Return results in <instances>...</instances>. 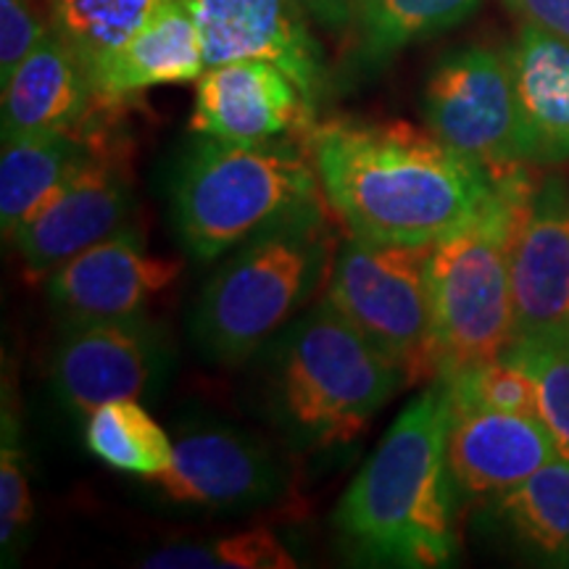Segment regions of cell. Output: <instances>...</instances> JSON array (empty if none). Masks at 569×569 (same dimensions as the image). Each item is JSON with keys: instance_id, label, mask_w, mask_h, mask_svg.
I'll use <instances>...</instances> for the list:
<instances>
[{"instance_id": "cell-1", "label": "cell", "mask_w": 569, "mask_h": 569, "mask_svg": "<svg viewBox=\"0 0 569 569\" xmlns=\"http://www.w3.org/2000/svg\"><path fill=\"white\" fill-rule=\"evenodd\" d=\"M306 153L330 211L372 243L436 246L496 193L480 167L427 127L330 119L306 132Z\"/></svg>"}, {"instance_id": "cell-2", "label": "cell", "mask_w": 569, "mask_h": 569, "mask_svg": "<svg viewBox=\"0 0 569 569\" xmlns=\"http://www.w3.org/2000/svg\"><path fill=\"white\" fill-rule=\"evenodd\" d=\"M448 390L432 380L377 443L336 509L353 559L375 567L436 569L459 557V493L446 465Z\"/></svg>"}, {"instance_id": "cell-3", "label": "cell", "mask_w": 569, "mask_h": 569, "mask_svg": "<svg viewBox=\"0 0 569 569\" xmlns=\"http://www.w3.org/2000/svg\"><path fill=\"white\" fill-rule=\"evenodd\" d=\"M403 375L327 298L274 338L267 415L303 451L353 443L393 398Z\"/></svg>"}, {"instance_id": "cell-4", "label": "cell", "mask_w": 569, "mask_h": 569, "mask_svg": "<svg viewBox=\"0 0 569 569\" xmlns=\"http://www.w3.org/2000/svg\"><path fill=\"white\" fill-rule=\"evenodd\" d=\"M338 253L327 203L246 240L196 298L190 336L217 365H243L280 336L330 280Z\"/></svg>"}, {"instance_id": "cell-5", "label": "cell", "mask_w": 569, "mask_h": 569, "mask_svg": "<svg viewBox=\"0 0 569 569\" xmlns=\"http://www.w3.org/2000/svg\"><path fill=\"white\" fill-rule=\"evenodd\" d=\"M327 203L306 148L203 138L172 182V222L184 251L213 261L269 227Z\"/></svg>"}, {"instance_id": "cell-6", "label": "cell", "mask_w": 569, "mask_h": 569, "mask_svg": "<svg viewBox=\"0 0 569 569\" xmlns=\"http://www.w3.org/2000/svg\"><path fill=\"white\" fill-rule=\"evenodd\" d=\"M530 172L496 184L478 217L432 246L427 259L432 338L440 375L496 359L515 336L511 246ZM436 377V380H438Z\"/></svg>"}, {"instance_id": "cell-7", "label": "cell", "mask_w": 569, "mask_h": 569, "mask_svg": "<svg viewBox=\"0 0 569 569\" xmlns=\"http://www.w3.org/2000/svg\"><path fill=\"white\" fill-rule=\"evenodd\" d=\"M432 246L343 240L327 280V301L403 375L407 386L440 372L432 338L427 259Z\"/></svg>"}, {"instance_id": "cell-8", "label": "cell", "mask_w": 569, "mask_h": 569, "mask_svg": "<svg viewBox=\"0 0 569 569\" xmlns=\"http://www.w3.org/2000/svg\"><path fill=\"white\" fill-rule=\"evenodd\" d=\"M425 127L493 184L530 172L528 140L509 56L467 46L446 53L425 82Z\"/></svg>"}, {"instance_id": "cell-9", "label": "cell", "mask_w": 569, "mask_h": 569, "mask_svg": "<svg viewBox=\"0 0 569 569\" xmlns=\"http://www.w3.org/2000/svg\"><path fill=\"white\" fill-rule=\"evenodd\" d=\"M172 369V340L151 317L67 322L51 351L53 393L90 417L117 398H151Z\"/></svg>"}, {"instance_id": "cell-10", "label": "cell", "mask_w": 569, "mask_h": 569, "mask_svg": "<svg viewBox=\"0 0 569 569\" xmlns=\"http://www.w3.org/2000/svg\"><path fill=\"white\" fill-rule=\"evenodd\" d=\"M156 488L163 501L201 511H253L282 501L288 467L267 440L219 419L177 430L174 461Z\"/></svg>"}, {"instance_id": "cell-11", "label": "cell", "mask_w": 569, "mask_h": 569, "mask_svg": "<svg viewBox=\"0 0 569 569\" xmlns=\"http://www.w3.org/2000/svg\"><path fill=\"white\" fill-rule=\"evenodd\" d=\"M134 190L127 159L101 140L77 172L13 234L30 280H48L77 253L132 222Z\"/></svg>"}, {"instance_id": "cell-12", "label": "cell", "mask_w": 569, "mask_h": 569, "mask_svg": "<svg viewBox=\"0 0 569 569\" xmlns=\"http://www.w3.org/2000/svg\"><path fill=\"white\" fill-rule=\"evenodd\" d=\"M509 346L569 343V177L549 172L519 206L511 246Z\"/></svg>"}, {"instance_id": "cell-13", "label": "cell", "mask_w": 569, "mask_h": 569, "mask_svg": "<svg viewBox=\"0 0 569 569\" xmlns=\"http://www.w3.org/2000/svg\"><path fill=\"white\" fill-rule=\"evenodd\" d=\"M201 34L206 69L267 61L296 80L317 109L327 90L325 51L293 0H182Z\"/></svg>"}, {"instance_id": "cell-14", "label": "cell", "mask_w": 569, "mask_h": 569, "mask_svg": "<svg viewBox=\"0 0 569 569\" xmlns=\"http://www.w3.org/2000/svg\"><path fill=\"white\" fill-rule=\"evenodd\" d=\"M553 459L557 448L538 417L486 409L448 393L446 465L461 503L503 493Z\"/></svg>"}, {"instance_id": "cell-15", "label": "cell", "mask_w": 569, "mask_h": 569, "mask_svg": "<svg viewBox=\"0 0 569 569\" xmlns=\"http://www.w3.org/2000/svg\"><path fill=\"white\" fill-rule=\"evenodd\" d=\"M182 274L177 259L151 256L138 224L77 253L48 277V301L63 322L146 315L153 296Z\"/></svg>"}, {"instance_id": "cell-16", "label": "cell", "mask_w": 569, "mask_h": 569, "mask_svg": "<svg viewBox=\"0 0 569 569\" xmlns=\"http://www.w3.org/2000/svg\"><path fill=\"white\" fill-rule=\"evenodd\" d=\"M311 119L315 106L274 63H219L196 80L190 130L201 138L269 142L288 132H309Z\"/></svg>"}, {"instance_id": "cell-17", "label": "cell", "mask_w": 569, "mask_h": 569, "mask_svg": "<svg viewBox=\"0 0 569 569\" xmlns=\"http://www.w3.org/2000/svg\"><path fill=\"white\" fill-rule=\"evenodd\" d=\"M98 101L90 74L53 30L3 84V142L27 134L96 130Z\"/></svg>"}, {"instance_id": "cell-18", "label": "cell", "mask_w": 569, "mask_h": 569, "mask_svg": "<svg viewBox=\"0 0 569 569\" xmlns=\"http://www.w3.org/2000/svg\"><path fill=\"white\" fill-rule=\"evenodd\" d=\"M472 530L493 549L540 567H569V461L480 501Z\"/></svg>"}, {"instance_id": "cell-19", "label": "cell", "mask_w": 569, "mask_h": 569, "mask_svg": "<svg viewBox=\"0 0 569 569\" xmlns=\"http://www.w3.org/2000/svg\"><path fill=\"white\" fill-rule=\"evenodd\" d=\"M206 71L201 34L182 0H169L122 51L92 74L106 111L159 84L193 82Z\"/></svg>"}, {"instance_id": "cell-20", "label": "cell", "mask_w": 569, "mask_h": 569, "mask_svg": "<svg viewBox=\"0 0 569 569\" xmlns=\"http://www.w3.org/2000/svg\"><path fill=\"white\" fill-rule=\"evenodd\" d=\"M532 167L569 161V42L519 27L507 51Z\"/></svg>"}, {"instance_id": "cell-21", "label": "cell", "mask_w": 569, "mask_h": 569, "mask_svg": "<svg viewBox=\"0 0 569 569\" xmlns=\"http://www.w3.org/2000/svg\"><path fill=\"white\" fill-rule=\"evenodd\" d=\"M98 134L48 132L3 142L0 156V230L13 240L96 148Z\"/></svg>"}, {"instance_id": "cell-22", "label": "cell", "mask_w": 569, "mask_h": 569, "mask_svg": "<svg viewBox=\"0 0 569 569\" xmlns=\"http://www.w3.org/2000/svg\"><path fill=\"white\" fill-rule=\"evenodd\" d=\"M482 0H361L351 27L353 53L365 69L382 67L403 48L451 30Z\"/></svg>"}, {"instance_id": "cell-23", "label": "cell", "mask_w": 569, "mask_h": 569, "mask_svg": "<svg viewBox=\"0 0 569 569\" xmlns=\"http://www.w3.org/2000/svg\"><path fill=\"white\" fill-rule=\"evenodd\" d=\"M169 0H46L51 30L96 74Z\"/></svg>"}, {"instance_id": "cell-24", "label": "cell", "mask_w": 569, "mask_h": 569, "mask_svg": "<svg viewBox=\"0 0 569 569\" xmlns=\"http://www.w3.org/2000/svg\"><path fill=\"white\" fill-rule=\"evenodd\" d=\"M88 451L117 472L156 480L172 467L174 440L146 411L140 398H117L88 417Z\"/></svg>"}, {"instance_id": "cell-25", "label": "cell", "mask_w": 569, "mask_h": 569, "mask_svg": "<svg viewBox=\"0 0 569 569\" xmlns=\"http://www.w3.org/2000/svg\"><path fill=\"white\" fill-rule=\"evenodd\" d=\"M146 569H293L298 561L269 528H251L201 543H172L140 559Z\"/></svg>"}, {"instance_id": "cell-26", "label": "cell", "mask_w": 569, "mask_h": 569, "mask_svg": "<svg viewBox=\"0 0 569 569\" xmlns=\"http://www.w3.org/2000/svg\"><path fill=\"white\" fill-rule=\"evenodd\" d=\"M32 517L30 461H27L24 443H21L17 401L6 386L3 415H0V557H3V567L13 565L24 551Z\"/></svg>"}, {"instance_id": "cell-27", "label": "cell", "mask_w": 569, "mask_h": 569, "mask_svg": "<svg viewBox=\"0 0 569 569\" xmlns=\"http://www.w3.org/2000/svg\"><path fill=\"white\" fill-rule=\"evenodd\" d=\"M448 393L478 407L509 411V415L538 417V390L532 375L515 356L503 351L496 359L440 375Z\"/></svg>"}, {"instance_id": "cell-28", "label": "cell", "mask_w": 569, "mask_h": 569, "mask_svg": "<svg viewBox=\"0 0 569 569\" xmlns=\"http://www.w3.org/2000/svg\"><path fill=\"white\" fill-rule=\"evenodd\" d=\"M532 375L538 390V419L557 448V457L569 461V343L551 346H509Z\"/></svg>"}, {"instance_id": "cell-29", "label": "cell", "mask_w": 569, "mask_h": 569, "mask_svg": "<svg viewBox=\"0 0 569 569\" xmlns=\"http://www.w3.org/2000/svg\"><path fill=\"white\" fill-rule=\"evenodd\" d=\"M51 32L38 0H0V82H9L21 61Z\"/></svg>"}, {"instance_id": "cell-30", "label": "cell", "mask_w": 569, "mask_h": 569, "mask_svg": "<svg viewBox=\"0 0 569 569\" xmlns=\"http://www.w3.org/2000/svg\"><path fill=\"white\" fill-rule=\"evenodd\" d=\"M503 6L522 19V24L569 42V0H503Z\"/></svg>"}, {"instance_id": "cell-31", "label": "cell", "mask_w": 569, "mask_h": 569, "mask_svg": "<svg viewBox=\"0 0 569 569\" xmlns=\"http://www.w3.org/2000/svg\"><path fill=\"white\" fill-rule=\"evenodd\" d=\"M311 21L330 32H351L361 0H293Z\"/></svg>"}]
</instances>
